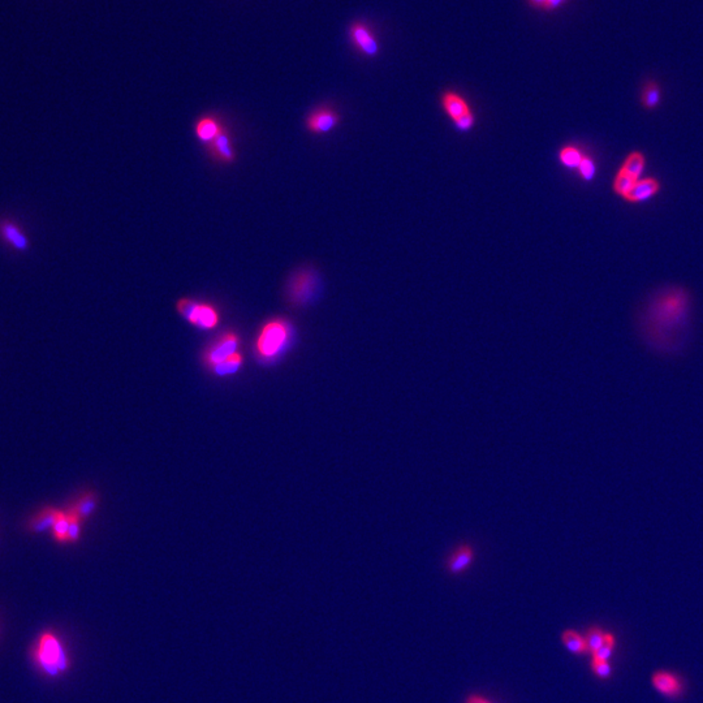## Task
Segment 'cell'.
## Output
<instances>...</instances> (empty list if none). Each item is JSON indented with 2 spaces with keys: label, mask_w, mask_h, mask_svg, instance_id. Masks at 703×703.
Wrapping results in <instances>:
<instances>
[{
  "label": "cell",
  "mask_w": 703,
  "mask_h": 703,
  "mask_svg": "<svg viewBox=\"0 0 703 703\" xmlns=\"http://www.w3.org/2000/svg\"><path fill=\"white\" fill-rule=\"evenodd\" d=\"M692 296L681 285L655 292L638 315L641 336L653 350L672 353L682 346L691 322Z\"/></svg>",
  "instance_id": "obj_1"
},
{
  "label": "cell",
  "mask_w": 703,
  "mask_h": 703,
  "mask_svg": "<svg viewBox=\"0 0 703 703\" xmlns=\"http://www.w3.org/2000/svg\"><path fill=\"white\" fill-rule=\"evenodd\" d=\"M293 339L294 328L290 321L274 318L258 332L254 344L256 357L263 364H272L290 349Z\"/></svg>",
  "instance_id": "obj_2"
},
{
  "label": "cell",
  "mask_w": 703,
  "mask_h": 703,
  "mask_svg": "<svg viewBox=\"0 0 703 703\" xmlns=\"http://www.w3.org/2000/svg\"><path fill=\"white\" fill-rule=\"evenodd\" d=\"M35 660L46 675L56 677L66 673L71 667V659L62 641L55 635L46 632L39 637Z\"/></svg>",
  "instance_id": "obj_3"
},
{
  "label": "cell",
  "mask_w": 703,
  "mask_h": 703,
  "mask_svg": "<svg viewBox=\"0 0 703 703\" xmlns=\"http://www.w3.org/2000/svg\"><path fill=\"white\" fill-rule=\"evenodd\" d=\"M321 288V280L317 271L312 268L299 270L288 283L287 296L288 301L294 308H302L312 303Z\"/></svg>",
  "instance_id": "obj_4"
},
{
  "label": "cell",
  "mask_w": 703,
  "mask_h": 703,
  "mask_svg": "<svg viewBox=\"0 0 703 703\" xmlns=\"http://www.w3.org/2000/svg\"><path fill=\"white\" fill-rule=\"evenodd\" d=\"M442 109L460 132H470L476 125V115L469 102L455 90H446L440 98Z\"/></svg>",
  "instance_id": "obj_5"
},
{
  "label": "cell",
  "mask_w": 703,
  "mask_h": 703,
  "mask_svg": "<svg viewBox=\"0 0 703 703\" xmlns=\"http://www.w3.org/2000/svg\"><path fill=\"white\" fill-rule=\"evenodd\" d=\"M176 309L185 321L200 330H212L219 324V312L210 303L184 297L180 299Z\"/></svg>",
  "instance_id": "obj_6"
},
{
  "label": "cell",
  "mask_w": 703,
  "mask_h": 703,
  "mask_svg": "<svg viewBox=\"0 0 703 703\" xmlns=\"http://www.w3.org/2000/svg\"><path fill=\"white\" fill-rule=\"evenodd\" d=\"M240 348V336L234 331H225L216 336L209 346L205 348L202 362L205 368L212 370L224 359L231 357Z\"/></svg>",
  "instance_id": "obj_7"
},
{
  "label": "cell",
  "mask_w": 703,
  "mask_h": 703,
  "mask_svg": "<svg viewBox=\"0 0 703 703\" xmlns=\"http://www.w3.org/2000/svg\"><path fill=\"white\" fill-rule=\"evenodd\" d=\"M340 123V115L330 107H319L306 118V128L310 133L324 134L335 129Z\"/></svg>",
  "instance_id": "obj_8"
},
{
  "label": "cell",
  "mask_w": 703,
  "mask_h": 703,
  "mask_svg": "<svg viewBox=\"0 0 703 703\" xmlns=\"http://www.w3.org/2000/svg\"><path fill=\"white\" fill-rule=\"evenodd\" d=\"M350 39L356 46L359 53L368 57H375L379 54V44L371 29H368L365 24H353L349 29Z\"/></svg>",
  "instance_id": "obj_9"
},
{
  "label": "cell",
  "mask_w": 703,
  "mask_h": 703,
  "mask_svg": "<svg viewBox=\"0 0 703 703\" xmlns=\"http://www.w3.org/2000/svg\"><path fill=\"white\" fill-rule=\"evenodd\" d=\"M660 189H662V184L658 179H655V178L639 179L623 200L628 203H633V205L642 203V202L648 201L653 197H655Z\"/></svg>",
  "instance_id": "obj_10"
},
{
  "label": "cell",
  "mask_w": 703,
  "mask_h": 703,
  "mask_svg": "<svg viewBox=\"0 0 703 703\" xmlns=\"http://www.w3.org/2000/svg\"><path fill=\"white\" fill-rule=\"evenodd\" d=\"M206 146H207L209 154L212 156V159L215 162L227 163L228 165V163H232L234 159H236V153H234V147L232 145V138H231V135L227 132L225 128L212 142Z\"/></svg>",
  "instance_id": "obj_11"
},
{
  "label": "cell",
  "mask_w": 703,
  "mask_h": 703,
  "mask_svg": "<svg viewBox=\"0 0 703 703\" xmlns=\"http://www.w3.org/2000/svg\"><path fill=\"white\" fill-rule=\"evenodd\" d=\"M0 238L17 252H25L29 247V238L23 229L12 221L0 222Z\"/></svg>",
  "instance_id": "obj_12"
},
{
  "label": "cell",
  "mask_w": 703,
  "mask_h": 703,
  "mask_svg": "<svg viewBox=\"0 0 703 703\" xmlns=\"http://www.w3.org/2000/svg\"><path fill=\"white\" fill-rule=\"evenodd\" d=\"M653 686L658 691L660 694L667 697H676L682 691L681 680L675 675L667 671H658L653 675Z\"/></svg>",
  "instance_id": "obj_13"
},
{
  "label": "cell",
  "mask_w": 703,
  "mask_h": 703,
  "mask_svg": "<svg viewBox=\"0 0 703 703\" xmlns=\"http://www.w3.org/2000/svg\"><path fill=\"white\" fill-rule=\"evenodd\" d=\"M223 129V123L216 116H203L196 124V135L205 145H209Z\"/></svg>",
  "instance_id": "obj_14"
},
{
  "label": "cell",
  "mask_w": 703,
  "mask_h": 703,
  "mask_svg": "<svg viewBox=\"0 0 703 703\" xmlns=\"http://www.w3.org/2000/svg\"><path fill=\"white\" fill-rule=\"evenodd\" d=\"M60 514L59 509L54 507H45L38 514H34L33 517L28 523V530L33 534H41L47 530L53 529V526L57 520V516Z\"/></svg>",
  "instance_id": "obj_15"
},
{
  "label": "cell",
  "mask_w": 703,
  "mask_h": 703,
  "mask_svg": "<svg viewBox=\"0 0 703 703\" xmlns=\"http://www.w3.org/2000/svg\"><path fill=\"white\" fill-rule=\"evenodd\" d=\"M473 560H474L473 547L469 546V545H461L449 555L448 561H447V568L451 573L458 574V573L468 570L470 564L473 563Z\"/></svg>",
  "instance_id": "obj_16"
},
{
  "label": "cell",
  "mask_w": 703,
  "mask_h": 703,
  "mask_svg": "<svg viewBox=\"0 0 703 703\" xmlns=\"http://www.w3.org/2000/svg\"><path fill=\"white\" fill-rule=\"evenodd\" d=\"M663 100V90L655 79H648L641 89L639 102L646 111H655Z\"/></svg>",
  "instance_id": "obj_17"
},
{
  "label": "cell",
  "mask_w": 703,
  "mask_h": 703,
  "mask_svg": "<svg viewBox=\"0 0 703 703\" xmlns=\"http://www.w3.org/2000/svg\"><path fill=\"white\" fill-rule=\"evenodd\" d=\"M98 503L100 496L97 492L86 491L81 494L69 508L77 514L82 521H86L95 512Z\"/></svg>",
  "instance_id": "obj_18"
},
{
  "label": "cell",
  "mask_w": 703,
  "mask_h": 703,
  "mask_svg": "<svg viewBox=\"0 0 703 703\" xmlns=\"http://www.w3.org/2000/svg\"><path fill=\"white\" fill-rule=\"evenodd\" d=\"M646 168V156L642 151H630L625 156L620 169L635 180L642 179V174Z\"/></svg>",
  "instance_id": "obj_19"
},
{
  "label": "cell",
  "mask_w": 703,
  "mask_h": 703,
  "mask_svg": "<svg viewBox=\"0 0 703 703\" xmlns=\"http://www.w3.org/2000/svg\"><path fill=\"white\" fill-rule=\"evenodd\" d=\"M585 153L582 151V149L579 147L577 145H565L563 146L560 150H559V162L561 166H564L568 169H576L580 166L581 160L583 159Z\"/></svg>",
  "instance_id": "obj_20"
},
{
  "label": "cell",
  "mask_w": 703,
  "mask_h": 703,
  "mask_svg": "<svg viewBox=\"0 0 703 703\" xmlns=\"http://www.w3.org/2000/svg\"><path fill=\"white\" fill-rule=\"evenodd\" d=\"M243 364H244V356L238 350V352H236L234 355H232L231 357L224 359L223 362L216 365L215 368H212V371L216 377L224 378V377H229V375L236 374L241 368Z\"/></svg>",
  "instance_id": "obj_21"
},
{
  "label": "cell",
  "mask_w": 703,
  "mask_h": 703,
  "mask_svg": "<svg viewBox=\"0 0 703 703\" xmlns=\"http://www.w3.org/2000/svg\"><path fill=\"white\" fill-rule=\"evenodd\" d=\"M561 639H563L564 646L573 654H585L586 651H589L588 645H586V639L573 630H565Z\"/></svg>",
  "instance_id": "obj_22"
},
{
  "label": "cell",
  "mask_w": 703,
  "mask_h": 703,
  "mask_svg": "<svg viewBox=\"0 0 703 703\" xmlns=\"http://www.w3.org/2000/svg\"><path fill=\"white\" fill-rule=\"evenodd\" d=\"M638 180H635L633 178H630L629 175H626L625 172H623L620 168L619 171L616 172L615 175L614 182H612V190H614L615 194L624 198L625 196L629 193V190L632 189L635 187Z\"/></svg>",
  "instance_id": "obj_23"
},
{
  "label": "cell",
  "mask_w": 703,
  "mask_h": 703,
  "mask_svg": "<svg viewBox=\"0 0 703 703\" xmlns=\"http://www.w3.org/2000/svg\"><path fill=\"white\" fill-rule=\"evenodd\" d=\"M68 527H69V520H68L67 512L60 511V514L57 516V520L51 529L53 536L57 543H60V545L68 543Z\"/></svg>",
  "instance_id": "obj_24"
},
{
  "label": "cell",
  "mask_w": 703,
  "mask_h": 703,
  "mask_svg": "<svg viewBox=\"0 0 703 703\" xmlns=\"http://www.w3.org/2000/svg\"><path fill=\"white\" fill-rule=\"evenodd\" d=\"M68 514V520H69V527H68V543H77L81 538V532H82V524L84 521L78 517L77 514H75L71 508H68L66 511Z\"/></svg>",
  "instance_id": "obj_25"
},
{
  "label": "cell",
  "mask_w": 703,
  "mask_h": 703,
  "mask_svg": "<svg viewBox=\"0 0 703 703\" xmlns=\"http://www.w3.org/2000/svg\"><path fill=\"white\" fill-rule=\"evenodd\" d=\"M577 172H579L581 179L583 180V181L590 182V181L595 179L597 172H598V167H597V163H595L594 158L592 156H589V154H585L583 159L581 160L580 166L577 168Z\"/></svg>",
  "instance_id": "obj_26"
},
{
  "label": "cell",
  "mask_w": 703,
  "mask_h": 703,
  "mask_svg": "<svg viewBox=\"0 0 703 703\" xmlns=\"http://www.w3.org/2000/svg\"><path fill=\"white\" fill-rule=\"evenodd\" d=\"M615 645H616V639L610 633H606V638H604V642L602 644V646L599 648H597L594 653H592V659H599V660H608V659L612 657L614 654Z\"/></svg>",
  "instance_id": "obj_27"
},
{
  "label": "cell",
  "mask_w": 703,
  "mask_h": 703,
  "mask_svg": "<svg viewBox=\"0 0 703 703\" xmlns=\"http://www.w3.org/2000/svg\"><path fill=\"white\" fill-rule=\"evenodd\" d=\"M604 638H606V633L602 632V629H599V628L589 629L586 638H585L589 651L594 653L597 648H601L604 642Z\"/></svg>",
  "instance_id": "obj_28"
},
{
  "label": "cell",
  "mask_w": 703,
  "mask_h": 703,
  "mask_svg": "<svg viewBox=\"0 0 703 703\" xmlns=\"http://www.w3.org/2000/svg\"><path fill=\"white\" fill-rule=\"evenodd\" d=\"M592 668L594 671V673L598 677H601V679H608L611 676V673H612V667L608 663V660L592 659Z\"/></svg>",
  "instance_id": "obj_29"
},
{
  "label": "cell",
  "mask_w": 703,
  "mask_h": 703,
  "mask_svg": "<svg viewBox=\"0 0 703 703\" xmlns=\"http://www.w3.org/2000/svg\"><path fill=\"white\" fill-rule=\"evenodd\" d=\"M568 0H547L545 4V11H555L560 7H563Z\"/></svg>",
  "instance_id": "obj_30"
},
{
  "label": "cell",
  "mask_w": 703,
  "mask_h": 703,
  "mask_svg": "<svg viewBox=\"0 0 703 703\" xmlns=\"http://www.w3.org/2000/svg\"><path fill=\"white\" fill-rule=\"evenodd\" d=\"M546 1L547 0H529V3H530L533 7H536V8H541V10H543V8H545Z\"/></svg>",
  "instance_id": "obj_31"
},
{
  "label": "cell",
  "mask_w": 703,
  "mask_h": 703,
  "mask_svg": "<svg viewBox=\"0 0 703 703\" xmlns=\"http://www.w3.org/2000/svg\"><path fill=\"white\" fill-rule=\"evenodd\" d=\"M468 703H489V702H487V701H485V700H482V698H480V697H471V698H469Z\"/></svg>",
  "instance_id": "obj_32"
}]
</instances>
